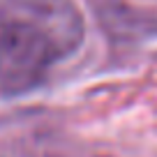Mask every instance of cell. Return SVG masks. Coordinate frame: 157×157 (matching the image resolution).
Returning a JSON list of instances; mask_svg holds the SVG:
<instances>
[{"instance_id": "6da1fadb", "label": "cell", "mask_w": 157, "mask_h": 157, "mask_svg": "<svg viewBox=\"0 0 157 157\" xmlns=\"http://www.w3.org/2000/svg\"><path fill=\"white\" fill-rule=\"evenodd\" d=\"M74 0H0V99L21 97L83 42Z\"/></svg>"}, {"instance_id": "7a4b0ae2", "label": "cell", "mask_w": 157, "mask_h": 157, "mask_svg": "<svg viewBox=\"0 0 157 157\" xmlns=\"http://www.w3.org/2000/svg\"><path fill=\"white\" fill-rule=\"evenodd\" d=\"M0 157H14V155H7V152H0Z\"/></svg>"}]
</instances>
